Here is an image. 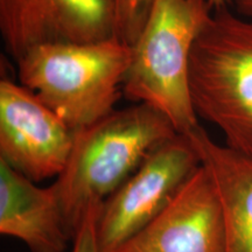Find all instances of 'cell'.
Returning a JSON list of instances; mask_svg holds the SVG:
<instances>
[{
  "label": "cell",
  "mask_w": 252,
  "mask_h": 252,
  "mask_svg": "<svg viewBox=\"0 0 252 252\" xmlns=\"http://www.w3.org/2000/svg\"><path fill=\"white\" fill-rule=\"evenodd\" d=\"M0 34L18 61L34 47L117 36L115 0H0ZM118 37V36H117Z\"/></svg>",
  "instance_id": "obj_7"
},
{
  "label": "cell",
  "mask_w": 252,
  "mask_h": 252,
  "mask_svg": "<svg viewBox=\"0 0 252 252\" xmlns=\"http://www.w3.org/2000/svg\"><path fill=\"white\" fill-rule=\"evenodd\" d=\"M189 89L197 117L252 158V18L213 9L191 48Z\"/></svg>",
  "instance_id": "obj_4"
},
{
  "label": "cell",
  "mask_w": 252,
  "mask_h": 252,
  "mask_svg": "<svg viewBox=\"0 0 252 252\" xmlns=\"http://www.w3.org/2000/svg\"><path fill=\"white\" fill-rule=\"evenodd\" d=\"M208 1H209V4L212 5L213 9L224 7V6L229 5V0H208Z\"/></svg>",
  "instance_id": "obj_14"
},
{
  "label": "cell",
  "mask_w": 252,
  "mask_h": 252,
  "mask_svg": "<svg viewBox=\"0 0 252 252\" xmlns=\"http://www.w3.org/2000/svg\"><path fill=\"white\" fill-rule=\"evenodd\" d=\"M187 135L219 195L224 252H252V158L216 143L200 125Z\"/></svg>",
  "instance_id": "obj_10"
},
{
  "label": "cell",
  "mask_w": 252,
  "mask_h": 252,
  "mask_svg": "<svg viewBox=\"0 0 252 252\" xmlns=\"http://www.w3.org/2000/svg\"><path fill=\"white\" fill-rule=\"evenodd\" d=\"M117 36L132 46L139 35L152 0H115Z\"/></svg>",
  "instance_id": "obj_11"
},
{
  "label": "cell",
  "mask_w": 252,
  "mask_h": 252,
  "mask_svg": "<svg viewBox=\"0 0 252 252\" xmlns=\"http://www.w3.org/2000/svg\"><path fill=\"white\" fill-rule=\"evenodd\" d=\"M75 131L20 82L0 81V160L40 182L67 166Z\"/></svg>",
  "instance_id": "obj_6"
},
{
  "label": "cell",
  "mask_w": 252,
  "mask_h": 252,
  "mask_svg": "<svg viewBox=\"0 0 252 252\" xmlns=\"http://www.w3.org/2000/svg\"><path fill=\"white\" fill-rule=\"evenodd\" d=\"M0 232L31 252H64L74 235L55 189L39 187L0 160Z\"/></svg>",
  "instance_id": "obj_9"
},
{
  "label": "cell",
  "mask_w": 252,
  "mask_h": 252,
  "mask_svg": "<svg viewBox=\"0 0 252 252\" xmlns=\"http://www.w3.org/2000/svg\"><path fill=\"white\" fill-rule=\"evenodd\" d=\"M229 4L234 6L238 14L252 18V0H229Z\"/></svg>",
  "instance_id": "obj_13"
},
{
  "label": "cell",
  "mask_w": 252,
  "mask_h": 252,
  "mask_svg": "<svg viewBox=\"0 0 252 252\" xmlns=\"http://www.w3.org/2000/svg\"><path fill=\"white\" fill-rule=\"evenodd\" d=\"M212 12L208 0H152L131 46L123 94L163 113L178 133L187 134L200 125L189 89V60Z\"/></svg>",
  "instance_id": "obj_3"
},
{
  "label": "cell",
  "mask_w": 252,
  "mask_h": 252,
  "mask_svg": "<svg viewBox=\"0 0 252 252\" xmlns=\"http://www.w3.org/2000/svg\"><path fill=\"white\" fill-rule=\"evenodd\" d=\"M219 195L201 165L156 219L113 252H224Z\"/></svg>",
  "instance_id": "obj_8"
},
{
  "label": "cell",
  "mask_w": 252,
  "mask_h": 252,
  "mask_svg": "<svg viewBox=\"0 0 252 252\" xmlns=\"http://www.w3.org/2000/svg\"><path fill=\"white\" fill-rule=\"evenodd\" d=\"M201 159L187 134L178 133L156 147L130 178L100 206L96 238L100 252H113L167 208Z\"/></svg>",
  "instance_id": "obj_5"
},
{
  "label": "cell",
  "mask_w": 252,
  "mask_h": 252,
  "mask_svg": "<svg viewBox=\"0 0 252 252\" xmlns=\"http://www.w3.org/2000/svg\"><path fill=\"white\" fill-rule=\"evenodd\" d=\"M175 134L171 121L144 103L115 109L75 131L67 166L53 184L74 238L88 214L99 210L147 156Z\"/></svg>",
  "instance_id": "obj_1"
},
{
  "label": "cell",
  "mask_w": 252,
  "mask_h": 252,
  "mask_svg": "<svg viewBox=\"0 0 252 252\" xmlns=\"http://www.w3.org/2000/svg\"><path fill=\"white\" fill-rule=\"evenodd\" d=\"M132 58L119 37L34 47L18 60V78L74 131L116 108Z\"/></svg>",
  "instance_id": "obj_2"
},
{
  "label": "cell",
  "mask_w": 252,
  "mask_h": 252,
  "mask_svg": "<svg viewBox=\"0 0 252 252\" xmlns=\"http://www.w3.org/2000/svg\"><path fill=\"white\" fill-rule=\"evenodd\" d=\"M98 210L88 214L72 241L71 252H100L96 238V217Z\"/></svg>",
  "instance_id": "obj_12"
}]
</instances>
